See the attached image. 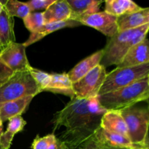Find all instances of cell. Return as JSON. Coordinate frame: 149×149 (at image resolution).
I'll list each match as a JSON object with an SVG mask.
<instances>
[{
	"label": "cell",
	"mask_w": 149,
	"mask_h": 149,
	"mask_svg": "<svg viewBox=\"0 0 149 149\" xmlns=\"http://www.w3.org/2000/svg\"><path fill=\"white\" fill-rule=\"evenodd\" d=\"M29 71L30 72L31 75L33 77L34 81H36L41 93L45 91V90L47 88L51 81L52 74H48V73L42 71L41 70L36 69V68H33L31 66L29 68Z\"/></svg>",
	"instance_id": "obj_25"
},
{
	"label": "cell",
	"mask_w": 149,
	"mask_h": 149,
	"mask_svg": "<svg viewBox=\"0 0 149 149\" xmlns=\"http://www.w3.org/2000/svg\"><path fill=\"white\" fill-rule=\"evenodd\" d=\"M26 122L22 117V115H18L9 119L7 130L3 132L0 138V146L4 149H10L12 141L15 135L23 130Z\"/></svg>",
	"instance_id": "obj_22"
},
{
	"label": "cell",
	"mask_w": 149,
	"mask_h": 149,
	"mask_svg": "<svg viewBox=\"0 0 149 149\" xmlns=\"http://www.w3.org/2000/svg\"><path fill=\"white\" fill-rule=\"evenodd\" d=\"M71 7V20L78 21L86 15L98 13L103 1L97 0H68Z\"/></svg>",
	"instance_id": "obj_15"
},
{
	"label": "cell",
	"mask_w": 149,
	"mask_h": 149,
	"mask_svg": "<svg viewBox=\"0 0 149 149\" xmlns=\"http://www.w3.org/2000/svg\"><path fill=\"white\" fill-rule=\"evenodd\" d=\"M71 82L68 74H52V79L45 91L55 94H62L69 96L71 99L75 97Z\"/></svg>",
	"instance_id": "obj_19"
},
{
	"label": "cell",
	"mask_w": 149,
	"mask_h": 149,
	"mask_svg": "<svg viewBox=\"0 0 149 149\" xmlns=\"http://www.w3.org/2000/svg\"><path fill=\"white\" fill-rule=\"evenodd\" d=\"M106 111L97 97L90 99L74 97L56 113L53 131L64 127L65 130L59 139L67 146L77 149L100 129L101 119Z\"/></svg>",
	"instance_id": "obj_1"
},
{
	"label": "cell",
	"mask_w": 149,
	"mask_h": 149,
	"mask_svg": "<svg viewBox=\"0 0 149 149\" xmlns=\"http://www.w3.org/2000/svg\"><path fill=\"white\" fill-rule=\"evenodd\" d=\"M3 134V122L0 119V138H1V135Z\"/></svg>",
	"instance_id": "obj_33"
},
{
	"label": "cell",
	"mask_w": 149,
	"mask_h": 149,
	"mask_svg": "<svg viewBox=\"0 0 149 149\" xmlns=\"http://www.w3.org/2000/svg\"><path fill=\"white\" fill-rule=\"evenodd\" d=\"M3 8H4V6H3V4H1V1H0V15H1V12H2V10Z\"/></svg>",
	"instance_id": "obj_34"
},
{
	"label": "cell",
	"mask_w": 149,
	"mask_h": 149,
	"mask_svg": "<svg viewBox=\"0 0 149 149\" xmlns=\"http://www.w3.org/2000/svg\"><path fill=\"white\" fill-rule=\"evenodd\" d=\"M67 149H74V148H71V147H69V146H67Z\"/></svg>",
	"instance_id": "obj_38"
},
{
	"label": "cell",
	"mask_w": 149,
	"mask_h": 149,
	"mask_svg": "<svg viewBox=\"0 0 149 149\" xmlns=\"http://www.w3.org/2000/svg\"><path fill=\"white\" fill-rule=\"evenodd\" d=\"M0 149H4V148H1V146H0Z\"/></svg>",
	"instance_id": "obj_40"
},
{
	"label": "cell",
	"mask_w": 149,
	"mask_h": 149,
	"mask_svg": "<svg viewBox=\"0 0 149 149\" xmlns=\"http://www.w3.org/2000/svg\"><path fill=\"white\" fill-rule=\"evenodd\" d=\"M100 128L109 132L128 137L127 127L119 111L107 110L101 119Z\"/></svg>",
	"instance_id": "obj_12"
},
{
	"label": "cell",
	"mask_w": 149,
	"mask_h": 149,
	"mask_svg": "<svg viewBox=\"0 0 149 149\" xmlns=\"http://www.w3.org/2000/svg\"><path fill=\"white\" fill-rule=\"evenodd\" d=\"M149 75V63L135 66L116 68L107 74L98 95L130 85Z\"/></svg>",
	"instance_id": "obj_5"
},
{
	"label": "cell",
	"mask_w": 149,
	"mask_h": 149,
	"mask_svg": "<svg viewBox=\"0 0 149 149\" xmlns=\"http://www.w3.org/2000/svg\"><path fill=\"white\" fill-rule=\"evenodd\" d=\"M45 23L71 20V10L66 0L56 1L43 12Z\"/></svg>",
	"instance_id": "obj_18"
},
{
	"label": "cell",
	"mask_w": 149,
	"mask_h": 149,
	"mask_svg": "<svg viewBox=\"0 0 149 149\" xmlns=\"http://www.w3.org/2000/svg\"><path fill=\"white\" fill-rule=\"evenodd\" d=\"M149 92L148 77L130 85L97 96L100 105L106 110L120 111L143 101Z\"/></svg>",
	"instance_id": "obj_3"
},
{
	"label": "cell",
	"mask_w": 149,
	"mask_h": 149,
	"mask_svg": "<svg viewBox=\"0 0 149 149\" xmlns=\"http://www.w3.org/2000/svg\"><path fill=\"white\" fill-rule=\"evenodd\" d=\"M57 0H31L26 2L30 8L31 13L39 10H46L50 5L55 3Z\"/></svg>",
	"instance_id": "obj_27"
},
{
	"label": "cell",
	"mask_w": 149,
	"mask_h": 149,
	"mask_svg": "<svg viewBox=\"0 0 149 149\" xmlns=\"http://www.w3.org/2000/svg\"><path fill=\"white\" fill-rule=\"evenodd\" d=\"M139 149H143V148H139Z\"/></svg>",
	"instance_id": "obj_42"
},
{
	"label": "cell",
	"mask_w": 149,
	"mask_h": 149,
	"mask_svg": "<svg viewBox=\"0 0 149 149\" xmlns=\"http://www.w3.org/2000/svg\"><path fill=\"white\" fill-rule=\"evenodd\" d=\"M41 91L30 72H14L0 87V104L27 96H35Z\"/></svg>",
	"instance_id": "obj_4"
},
{
	"label": "cell",
	"mask_w": 149,
	"mask_h": 149,
	"mask_svg": "<svg viewBox=\"0 0 149 149\" xmlns=\"http://www.w3.org/2000/svg\"><path fill=\"white\" fill-rule=\"evenodd\" d=\"M105 4V12L116 17L135 13L142 9L131 0H107Z\"/></svg>",
	"instance_id": "obj_20"
},
{
	"label": "cell",
	"mask_w": 149,
	"mask_h": 149,
	"mask_svg": "<svg viewBox=\"0 0 149 149\" xmlns=\"http://www.w3.org/2000/svg\"><path fill=\"white\" fill-rule=\"evenodd\" d=\"M148 21H149V15H148Z\"/></svg>",
	"instance_id": "obj_41"
},
{
	"label": "cell",
	"mask_w": 149,
	"mask_h": 149,
	"mask_svg": "<svg viewBox=\"0 0 149 149\" xmlns=\"http://www.w3.org/2000/svg\"><path fill=\"white\" fill-rule=\"evenodd\" d=\"M95 136L103 145L128 149L142 148L132 143L129 137L109 132L100 127L95 134Z\"/></svg>",
	"instance_id": "obj_14"
},
{
	"label": "cell",
	"mask_w": 149,
	"mask_h": 149,
	"mask_svg": "<svg viewBox=\"0 0 149 149\" xmlns=\"http://www.w3.org/2000/svg\"><path fill=\"white\" fill-rule=\"evenodd\" d=\"M1 2L8 14L13 17H17L23 19L29 13H31L30 8L26 2H21L17 0L1 1Z\"/></svg>",
	"instance_id": "obj_23"
},
{
	"label": "cell",
	"mask_w": 149,
	"mask_h": 149,
	"mask_svg": "<svg viewBox=\"0 0 149 149\" xmlns=\"http://www.w3.org/2000/svg\"><path fill=\"white\" fill-rule=\"evenodd\" d=\"M34 96H27L23 98L0 104V119L4 122L26 111Z\"/></svg>",
	"instance_id": "obj_17"
},
{
	"label": "cell",
	"mask_w": 149,
	"mask_h": 149,
	"mask_svg": "<svg viewBox=\"0 0 149 149\" xmlns=\"http://www.w3.org/2000/svg\"><path fill=\"white\" fill-rule=\"evenodd\" d=\"M101 143L97 141L94 135L81 144L79 149H101Z\"/></svg>",
	"instance_id": "obj_29"
},
{
	"label": "cell",
	"mask_w": 149,
	"mask_h": 149,
	"mask_svg": "<svg viewBox=\"0 0 149 149\" xmlns=\"http://www.w3.org/2000/svg\"><path fill=\"white\" fill-rule=\"evenodd\" d=\"M142 148L143 149H149V137L146 138V140L144 142Z\"/></svg>",
	"instance_id": "obj_32"
},
{
	"label": "cell",
	"mask_w": 149,
	"mask_h": 149,
	"mask_svg": "<svg viewBox=\"0 0 149 149\" xmlns=\"http://www.w3.org/2000/svg\"><path fill=\"white\" fill-rule=\"evenodd\" d=\"M48 149H67V146L63 141H61L59 138H56L55 142L48 148Z\"/></svg>",
	"instance_id": "obj_30"
},
{
	"label": "cell",
	"mask_w": 149,
	"mask_h": 149,
	"mask_svg": "<svg viewBox=\"0 0 149 149\" xmlns=\"http://www.w3.org/2000/svg\"><path fill=\"white\" fill-rule=\"evenodd\" d=\"M106 68L103 65H97L91 71L80 79L77 82L73 83V90L75 97L79 99H90L98 96L99 91L106 79Z\"/></svg>",
	"instance_id": "obj_7"
},
{
	"label": "cell",
	"mask_w": 149,
	"mask_h": 149,
	"mask_svg": "<svg viewBox=\"0 0 149 149\" xmlns=\"http://www.w3.org/2000/svg\"><path fill=\"white\" fill-rule=\"evenodd\" d=\"M119 111L126 122L129 138L132 143L142 148L148 137L149 108L134 105Z\"/></svg>",
	"instance_id": "obj_6"
},
{
	"label": "cell",
	"mask_w": 149,
	"mask_h": 149,
	"mask_svg": "<svg viewBox=\"0 0 149 149\" xmlns=\"http://www.w3.org/2000/svg\"><path fill=\"white\" fill-rule=\"evenodd\" d=\"M148 31L149 23L137 29L119 31L109 38L103 49L100 65L105 68L113 65L117 66L132 47L146 38Z\"/></svg>",
	"instance_id": "obj_2"
},
{
	"label": "cell",
	"mask_w": 149,
	"mask_h": 149,
	"mask_svg": "<svg viewBox=\"0 0 149 149\" xmlns=\"http://www.w3.org/2000/svg\"><path fill=\"white\" fill-rule=\"evenodd\" d=\"M149 97V92H148V93H147V94H146V96H145V98H144L143 101H144V100H146V98H147V97Z\"/></svg>",
	"instance_id": "obj_36"
},
{
	"label": "cell",
	"mask_w": 149,
	"mask_h": 149,
	"mask_svg": "<svg viewBox=\"0 0 149 149\" xmlns=\"http://www.w3.org/2000/svg\"><path fill=\"white\" fill-rule=\"evenodd\" d=\"M117 19L118 17L104 11L84 16L79 19L78 22L81 25L93 28L101 32L105 36L111 38L119 32Z\"/></svg>",
	"instance_id": "obj_9"
},
{
	"label": "cell",
	"mask_w": 149,
	"mask_h": 149,
	"mask_svg": "<svg viewBox=\"0 0 149 149\" xmlns=\"http://www.w3.org/2000/svg\"><path fill=\"white\" fill-rule=\"evenodd\" d=\"M144 101L146 102V103H147V105H148V107L149 108V97H147V98L146 99V100H144Z\"/></svg>",
	"instance_id": "obj_35"
},
{
	"label": "cell",
	"mask_w": 149,
	"mask_h": 149,
	"mask_svg": "<svg viewBox=\"0 0 149 149\" xmlns=\"http://www.w3.org/2000/svg\"><path fill=\"white\" fill-rule=\"evenodd\" d=\"M15 42L14 19L4 7L0 15V44L4 49Z\"/></svg>",
	"instance_id": "obj_21"
},
{
	"label": "cell",
	"mask_w": 149,
	"mask_h": 149,
	"mask_svg": "<svg viewBox=\"0 0 149 149\" xmlns=\"http://www.w3.org/2000/svg\"><path fill=\"white\" fill-rule=\"evenodd\" d=\"M149 7L142 8L139 11L119 16L117 19L119 31L137 29L148 24Z\"/></svg>",
	"instance_id": "obj_13"
},
{
	"label": "cell",
	"mask_w": 149,
	"mask_h": 149,
	"mask_svg": "<svg viewBox=\"0 0 149 149\" xmlns=\"http://www.w3.org/2000/svg\"><path fill=\"white\" fill-rule=\"evenodd\" d=\"M2 50H3V48L1 46V44H0V54H1V52H2Z\"/></svg>",
	"instance_id": "obj_37"
},
{
	"label": "cell",
	"mask_w": 149,
	"mask_h": 149,
	"mask_svg": "<svg viewBox=\"0 0 149 149\" xmlns=\"http://www.w3.org/2000/svg\"><path fill=\"white\" fill-rule=\"evenodd\" d=\"M103 56V49L97 51L93 55L84 58L83 61L79 63L74 66L69 72L68 75L71 79V82L75 83L82 78L83 77L91 71L95 67L100 64Z\"/></svg>",
	"instance_id": "obj_11"
},
{
	"label": "cell",
	"mask_w": 149,
	"mask_h": 149,
	"mask_svg": "<svg viewBox=\"0 0 149 149\" xmlns=\"http://www.w3.org/2000/svg\"><path fill=\"white\" fill-rule=\"evenodd\" d=\"M56 137L53 133L49 134L45 137L37 136L32 143V149H48L49 146L55 142Z\"/></svg>",
	"instance_id": "obj_26"
},
{
	"label": "cell",
	"mask_w": 149,
	"mask_h": 149,
	"mask_svg": "<svg viewBox=\"0 0 149 149\" xmlns=\"http://www.w3.org/2000/svg\"><path fill=\"white\" fill-rule=\"evenodd\" d=\"M23 20L25 26L31 33L36 31L45 24L43 12L31 13Z\"/></svg>",
	"instance_id": "obj_24"
},
{
	"label": "cell",
	"mask_w": 149,
	"mask_h": 149,
	"mask_svg": "<svg viewBox=\"0 0 149 149\" xmlns=\"http://www.w3.org/2000/svg\"><path fill=\"white\" fill-rule=\"evenodd\" d=\"M101 149H128V148H117V147H112V146H106V145H103L101 144Z\"/></svg>",
	"instance_id": "obj_31"
},
{
	"label": "cell",
	"mask_w": 149,
	"mask_h": 149,
	"mask_svg": "<svg viewBox=\"0 0 149 149\" xmlns=\"http://www.w3.org/2000/svg\"><path fill=\"white\" fill-rule=\"evenodd\" d=\"M81 23L77 20H67L64 21L55 22V23H45L44 26H42L40 29H38L36 31L31 33L29 39L26 41L25 43H23L24 46L29 47L32 44L38 42L42 38L46 36L47 35L55 31L60 30V29H64V28H71L76 27V26H81Z\"/></svg>",
	"instance_id": "obj_16"
},
{
	"label": "cell",
	"mask_w": 149,
	"mask_h": 149,
	"mask_svg": "<svg viewBox=\"0 0 149 149\" xmlns=\"http://www.w3.org/2000/svg\"><path fill=\"white\" fill-rule=\"evenodd\" d=\"M149 63V40L146 38L132 47L116 68L135 66Z\"/></svg>",
	"instance_id": "obj_10"
},
{
	"label": "cell",
	"mask_w": 149,
	"mask_h": 149,
	"mask_svg": "<svg viewBox=\"0 0 149 149\" xmlns=\"http://www.w3.org/2000/svg\"><path fill=\"white\" fill-rule=\"evenodd\" d=\"M0 59L13 72L27 71L31 67L23 43L15 42L10 44L3 49L0 54Z\"/></svg>",
	"instance_id": "obj_8"
},
{
	"label": "cell",
	"mask_w": 149,
	"mask_h": 149,
	"mask_svg": "<svg viewBox=\"0 0 149 149\" xmlns=\"http://www.w3.org/2000/svg\"><path fill=\"white\" fill-rule=\"evenodd\" d=\"M14 74L10 68H9L0 59V87L6 82Z\"/></svg>",
	"instance_id": "obj_28"
},
{
	"label": "cell",
	"mask_w": 149,
	"mask_h": 149,
	"mask_svg": "<svg viewBox=\"0 0 149 149\" xmlns=\"http://www.w3.org/2000/svg\"><path fill=\"white\" fill-rule=\"evenodd\" d=\"M148 87H149V75L148 76Z\"/></svg>",
	"instance_id": "obj_39"
}]
</instances>
